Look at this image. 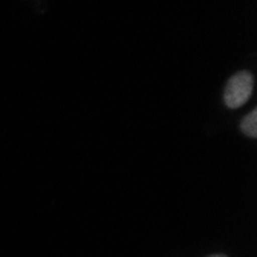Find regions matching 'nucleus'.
<instances>
[{"mask_svg":"<svg viewBox=\"0 0 257 257\" xmlns=\"http://www.w3.org/2000/svg\"><path fill=\"white\" fill-rule=\"evenodd\" d=\"M252 76L249 71H239L232 76L223 91V102L229 109L240 108L248 102L252 92Z\"/></svg>","mask_w":257,"mask_h":257,"instance_id":"1","label":"nucleus"},{"mask_svg":"<svg viewBox=\"0 0 257 257\" xmlns=\"http://www.w3.org/2000/svg\"><path fill=\"white\" fill-rule=\"evenodd\" d=\"M240 128L245 136H248L251 139L257 137V109H252L246 117H243Z\"/></svg>","mask_w":257,"mask_h":257,"instance_id":"2","label":"nucleus"},{"mask_svg":"<svg viewBox=\"0 0 257 257\" xmlns=\"http://www.w3.org/2000/svg\"><path fill=\"white\" fill-rule=\"evenodd\" d=\"M208 257H228L225 254H211V255H208Z\"/></svg>","mask_w":257,"mask_h":257,"instance_id":"3","label":"nucleus"}]
</instances>
